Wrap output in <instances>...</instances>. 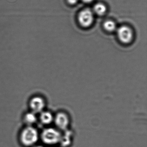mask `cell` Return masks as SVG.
Segmentation results:
<instances>
[{"mask_svg": "<svg viewBox=\"0 0 147 147\" xmlns=\"http://www.w3.org/2000/svg\"><path fill=\"white\" fill-rule=\"evenodd\" d=\"M38 139L37 131L34 127L28 126L24 129L21 133L20 139L24 145L30 146L36 144Z\"/></svg>", "mask_w": 147, "mask_h": 147, "instance_id": "obj_1", "label": "cell"}, {"mask_svg": "<svg viewBox=\"0 0 147 147\" xmlns=\"http://www.w3.org/2000/svg\"><path fill=\"white\" fill-rule=\"evenodd\" d=\"M61 133L58 130L49 128L43 131L41 138L43 142L48 145H54L59 143Z\"/></svg>", "mask_w": 147, "mask_h": 147, "instance_id": "obj_2", "label": "cell"}, {"mask_svg": "<svg viewBox=\"0 0 147 147\" xmlns=\"http://www.w3.org/2000/svg\"><path fill=\"white\" fill-rule=\"evenodd\" d=\"M54 121L58 129L61 131L68 129L70 120L68 115L64 112H60L54 117Z\"/></svg>", "mask_w": 147, "mask_h": 147, "instance_id": "obj_3", "label": "cell"}, {"mask_svg": "<svg viewBox=\"0 0 147 147\" xmlns=\"http://www.w3.org/2000/svg\"><path fill=\"white\" fill-rule=\"evenodd\" d=\"M94 20V13L89 9H85L79 13L78 20L80 24L84 27H88L92 25Z\"/></svg>", "mask_w": 147, "mask_h": 147, "instance_id": "obj_4", "label": "cell"}, {"mask_svg": "<svg viewBox=\"0 0 147 147\" xmlns=\"http://www.w3.org/2000/svg\"><path fill=\"white\" fill-rule=\"evenodd\" d=\"M117 33L119 39L123 43L127 44L130 42L133 38L132 30L126 26H122L118 28Z\"/></svg>", "mask_w": 147, "mask_h": 147, "instance_id": "obj_5", "label": "cell"}, {"mask_svg": "<svg viewBox=\"0 0 147 147\" xmlns=\"http://www.w3.org/2000/svg\"><path fill=\"white\" fill-rule=\"evenodd\" d=\"M30 107L34 113L41 112L45 107V102L41 97H35L31 100Z\"/></svg>", "mask_w": 147, "mask_h": 147, "instance_id": "obj_6", "label": "cell"}, {"mask_svg": "<svg viewBox=\"0 0 147 147\" xmlns=\"http://www.w3.org/2000/svg\"><path fill=\"white\" fill-rule=\"evenodd\" d=\"M64 134H61L60 142L62 147H66L70 145L72 141L73 133L69 130L67 129L64 131Z\"/></svg>", "mask_w": 147, "mask_h": 147, "instance_id": "obj_7", "label": "cell"}, {"mask_svg": "<svg viewBox=\"0 0 147 147\" xmlns=\"http://www.w3.org/2000/svg\"><path fill=\"white\" fill-rule=\"evenodd\" d=\"M54 117L51 113L45 111L41 113L40 119L43 124L49 125L54 121Z\"/></svg>", "mask_w": 147, "mask_h": 147, "instance_id": "obj_8", "label": "cell"}, {"mask_svg": "<svg viewBox=\"0 0 147 147\" xmlns=\"http://www.w3.org/2000/svg\"><path fill=\"white\" fill-rule=\"evenodd\" d=\"M106 7L102 3H98L94 7V11L97 15L101 16L106 12Z\"/></svg>", "mask_w": 147, "mask_h": 147, "instance_id": "obj_9", "label": "cell"}, {"mask_svg": "<svg viewBox=\"0 0 147 147\" xmlns=\"http://www.w3.org/2000/svg\"><path fill=\"white\" fill-rule=\"evenodd\" d=\"M25 121L29 125L33 124L36 123L37 118L36 114L33 112L28 113L25 116Z\"/></svg>", "mask_w": 147, "mask_h": 147, "instance_id": "obj_10", "label": "cell"}, {"mask_svg": "<svg viewBox=\"0 0 147 147\" xmlns=\"http://www.w3.org/2000/svg\"><path fill=\"white\" fill-rule=\"evenodd\" d=\"M104 27L105 30L108 32H113L117 29L116 24L112 20H107L104 24Z\"/></svg>", "mask_w": 147, "mask_h": 147, "instance_id": "obj_11", "label": "cell"}, {"mask_svg": "<svg viewBox=\"0 0 147 147\" xmlns=\"http://www.w3.org/2000/svg\"><path fill=\"white\" fill-rule=\"evenodd\" d=\"M67 1L69 4L74 5L76 4L79 1V0H67Z\"/></svg>", "mask_w": 147, "mask_h": 147, "instance_id": "obj_12", "label": "cell"}, {"mask_svg": "<svg viewBox=\"0 0 147 147\" xmlns=\"http://www.w3.org/2000/svg\"><path fill=\"white\" fill-rule=\"evenodd\" d=\"M83 1V2L85 3H87V4H89L91 2H93L94 0H81Z\"/></svg>", "mask_w": 147, "mask_h": 147, "instance_id": "obj_13", "label": "cell"}, {"mask_svg": "<svg viewBox=\"0 0 147 147\" xmlns=\"http://www.w3.org/2000/svg\"><path fill=\"white\" fill-rule=\"evenodd\" d=\"M34 147H43L42 146H40V145H38V146H35Z\"/></svg>", "mask_w": 147, "mask_h": 147, "instance_id": "obj_14", "label": "cell"}]
</instances>
